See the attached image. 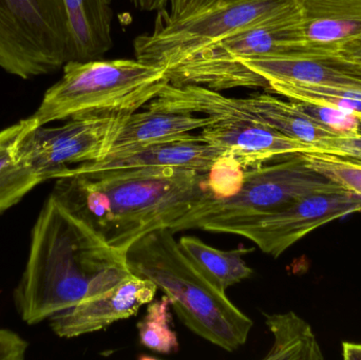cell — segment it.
<instances>
[{
	"label": "cell",
	"instance_id": "obj_3",
	"mask_svg": "<svg viewBox=\"0 0 361 360\" xmlns=\"http://www.w3.org/2000/svg\"><path fill=\"white\" fill-rule=\"evenodd\" d=\"M173 234L169 228H159L137 239L125 254L129 270L162 290L195 335L233 352L247 340L252 319L204 277Z\"/></svg>",
	"mask_w": 361,
	"mask_h": 360
},
{
	"label": "cell",
	"instance_id": "obj_28",
	"mask_svg": "<svg viewBox=\"0 0 361 360\" xmlns=\"http://www.w3.org/2000/svg\"><path fill=\"white\" fill-rule=\"evenodd\" d=\"M135 8L142 11H147V12H152V11H159L164 8L169 0H130Z\"/></svg>",
	"mask_w": 361,
	"mask_h": 360
},
{
	"label": "cell",
	"instance_id": "obj_17",
	"mask_svg": "<svg viewBox=\"0 0 361 360\" xmlns=\"http://www.w3.org/2000/svg\"><path fill=\"white\" fill-rule=\"evenodd\" d=\"M36 126L35 118L30 116L0 131V216L44 183L42 178L25 166L17 156L19 142Z\"/></svg>",
	"mask_w": 361,
	"mask_h": 360
},
{
	"label": "cell",
	"instance_id": "obj_9",
	"mask_svg": "<svg viewBox=\"0 0 361 360\" xmlns=\"http://www.w3.org/2000/svg\"><path fill=\"white\" fill-rule=\"evenodd\" d=\"M126 118L87 114L69 118L61 126L34 127L19 142L17 156L42 181L57 179L72 165L105 158Z\"/></svg>",
	"mask_w": 361,
	"mask_h": 360
},
{
	"label": "cell",
	"instance_id": "obj_20",
	"mask_svg": "<svg viewBox=\"0 0 361 360\" xmlns=\"http://www.w3.org/2000/svg\"><path fill=\"white\" fill-rule=\"evenodd\" d=\"M267 90L290 101L332 106L361 118V90L294 82H269Z\"/></svg>",
	"mask_w": 361,
	"mask_h": 360
},
{
	"label": "cell",
	"instance_id": "obj_15",
	"mask_svg": "<svg viewBox=\"0 0 361 360\" xmlns=\"http://www.w3.org/2000/svg\"><path fill=\"white\" fill-rule=\"evenodd\" d=\"M72 38V61L101 59L114 46L111 0H65Z\"/></svg>",
	"mask_w": 361,
	"mask_h": 360
},
{
	"label": "cell",
	"instance_id": "obj_10",
	"mask_svg": "<svg viewBox=\"0 0 361 360\" xmlns=\"http://www.w3.org/2000/svg\"><path fill=\"white\" fill-rule=\"evenodd\" d=\"M360 211V194L345 190L319 192L299 199L252 223L233 228L228 234L244 237L263 253L278 258L317 228Z\"/></svg>",
	"mask_w": 361,
	"mask_h": 360
},
{
	"label": "cell",
	"instance_id": "obj_26",
	"mask_svg": "<svg viewBox=\"0 0 361 360\" xmlns=\"http://www.w3.org/2000/svg\"><path fill=\"white\" fill-rule=\"evenodd\" d=\"M315 152L354 159L361 162V145L351 143L345 137H336L326 139L316 147Z\"/></svg>",
	"mask_w": 361,
	"mask_h": 360
},
{
	"label": "cell",
	"instance_id": "obj_19",
	"mask_svg": "<svg viewBox=\"0 0 361 360\" xmlns=\"http://www.w3.org/2000/svg\"><path fill=\"white\" fill-rule=\"evenodd\" d=\"M274 344L264 360H324L311 325L295 312L264 314Z\"/></svg>",
	"mask_w": 361,
	"mask_h": 360
},
{
	"label": "cell",
	"instance_id": "obj_11",
	"mask_svg": "<svg viewBox=\"0 0 361 360\" xmlns=\"http://www.w3.org/2000/svg\"><path fill=\"white\" fill-rule=\"evenodd\" d=\"M200 135L206 143L237 159L245 170L293 154L315 151L314 146L286 137L258 120L239 116L216 118Z\"/></svg>",
	"mask_w": 361,
	"mask_h": 360
},
{
	"label": "cell",
	"instance_id": "obj_24",
	"mask_svg": "<svg viewBox=\"0 0 361 360\" xmlns=\"http://www.w3.org/2000/svg\"><path fill=\"white\" fill-rule=\"evenodd\" d=\"M303 113L338 137H355L361 135V118L332 106L295 101Z\"/></svg>",
	"mask_w": 361,
	"mask_h": 360
},
{
	"label": "cell",
	"instance_id": "obj_2",
	"mask_svg": "<svg viewBox=\"0 0 361 360\" xmlns=\"http://www.w3.org/2000/svg\"><path fill=\"white\" fill-rule=\"evenodd\" d=\"M206 182L207 173L179 167L67 173L51 196L126 254L137 239L171 228L203 200Z\"/></svg>",
	"mask_w": 361,
	"mask_h": 360
},
{
	"label": "cell",
	"instance_id": "obj_18",
	"mask_svg": "<svg viewBox=\"0 0 361 360\" xmlns=\"http://www.w3.org/2000/svg\"><path fill=\"white\" fill-rule=\"evenodd\" d=\"M179 245L185 255L197 266L206 279L221 292L250 278L252 270L243 260L252 249L221 251L195 237L184 236Z\"/></svg>",
	"mask_w": 361,
	"mask_h": 360
},
{
	"label": "cell",
	"instance_id": "obj_6",
	"mask_svg": "<svg viewBox=\"0 0 361 360\" xmlns=\"http://www.w3.org/2000/svg\"><path fill=\"white\" fill-rule=\"evenodd\" d=\"M338 190L345 188L312 168L302 154H293L246 170L243 185L235 196L214 199L205 194L169 230L199 228L228 234L310 194Z\"/></svg>",
	"mask_w": 361,
	"mask_h": 360
},
{
	"label": "cell",
	"instance_id": "obj_16",
	"mask_svg": "<svg viewBox=\"0 0 361 360\" xmlns=\"http://www.w3.org/2000/svg\"><path fill=\"white\" fill-rule=\"evenodd\" d=\"M214 120L210 116L147 108L146 111L133 112L127 116L111 149L179 139L191 131L203 129Z\"/></svg>",
	"mask_w": 361,
	"mask_h": 360
},
{
	"label": "cell",
	"instance_id": "obj_7",
	"mask_svg": "<svg viewBox=\"0 0 361 360\" xmlns=\"http://www.w3.org/2000/svg\"><path fill=\"white\" fill-rule=\"evenodd\" d=\"M260 56H316L307 46L299 6L286 14L237 32L169 71L171 84L195 85L214 91L267 89V80L242 59Z\"/></svg>",
	"mask_w": 361,
	"mask_h": 360
},
{
	"label": "cell",
	"instance_id": "obj_1",
	"mask_svg": "<svg viewBox=\"0 0 361 360\" xmlns=\"http://www.w3.org/2000/svg\"><path fill=\"white\" fill-rule=\"evenodd\" d=\"M130 274L125 254L50 194L32 230L15 306L25 323L37 325L111 291Z\"/></svg>",
	"mask_w": 361,
	"mask_h": 360
},
{
	"label": "cell",
	"instance_id": "obj_21",
	"mask_svg": "<svg viewBox=\"0 0 361 360\" xmlns=\"http://www.w3.org/2000/svg\"><path fill=\"white\" fill-rule=\"evenodd\" d=\"M171 300L166 295L148 304L145 316L137 323L141 344L160 354H171L179 351L177 333L171 328L173 316Z\"/></svg>",
	"mask_w": 361,
	"mask_h": 360
},
{
	"label": "cell",
	"instance_id": "obj_30",
	"mask_svg": "<svg viewBox=\"0 0 361 360\" xmlns=\"http://www.w3.org/2000/svg\"><path fill=\"white\" fill-rule=\"evenodd\" d=\"M345 139H349V141L351 142V143L357 144V145H361V135L355 137H345Z\"/></svg>",
	"mask_w": 361,
	"mask_h": 360
},
{
	"label": "cell",
	"instance_id": "obj_31",
	"mask_svg": "<svg viewBox=\"0 0 361 360\" xmlns=\"http://www.w3.org/2000/svg\"><path fill=\"white\" fill-rule=\"evenodd\" d=\"M355 63H358V61H355Z\"/></svg>",
	"mask_w": 361,
	"mask_h": 360
},
{
	"label": "cell",
	"instance_id": "obj_23",
	"mask_svg": "<svg viewBox=\"0 0 361 360\" xmlns=\"http://www.w3.org/2000/svg\"><path fill=\"white\" fill-rule=\"evenodd\" d=\"M245 171L237 159L224 152L207 171L206 196L214 199L235 196L243 185Z\"/></svg>",
	"mask_w": 361,
	"mask_h": 360
},
{
	"label": "cell",
	"instance_id": "obj_25",
	"mask_svg": "<svg viewBox=\"0 0 361 360\" xmlns=\"http://www.w3.org/2000/svg\"><path fill=\"white\" fill-rule=\"evenodd\" d=\"M27 347L29 344L18 334L0 329V360H23Z\"/></svg>",
	"mask_w": 361,
	"mask_h": 360
},
{
	"label": "cell",
	"instance_id": "obj_13",
	"mask_svg": "<svg viewBox=\"0 0 361 360\" xmlns=\"http://www.w3.org/2000/svg\"><path fill=\"white\" fill-rule=\"evenodd\" d=\"M223 154L220 148L206 143L201 135L188 133L171 141L111 149L101 161L76 165L65 173L133 167H179L207 173Z\"/></svg>",
	"mask_w": 361,
	"mask_h": 360
},
{
	"label": "cell",
	"instance_id": "obj_14",
	"mask_svg": "<svg viewBox=\"0 0 361 360\" xmlns=\"http://www.w3.org/2000/svg\"><path fill=\"white\" fill-rule=\"evenodd\" d=\"M307 46L316 57L335 55L361 36V0H297Z\"/></svg>",
	"mask_w": 361,
	"mask_h": 360
},
{
	"label": "cell",
	"instance_id": "obj_8",
	"mask_svg": "<svg viewBox=\"0 0 361 360\" xmlns=\"http://www.w3.org/2000/svg\"><path fill=\"white\" fill-rule=\"evenodd\" d=\"M72 56L65 0H0V68L21 80L56 72Z\"/></svg>",
	"mask_w": 361,
	"mask_h": 360
},
{
	"label": "cell",
	"instance_id": "obj_12",
	"mask_svg": "<svg viewBox=\"0 0 361 360\" xmlns=\"http://www.w3.org/2000/svg\"><path fill=\"white\" fill-rule=\"evenodd\" d=\"M158 287L149 279L131 273L114 290L84 300L49 319L52 331L61 338H74L107 329L116 321L135 316L156 297Z\"/></svg>",
	"mask_w": 361,
	"mask_h": 360
},
{
	"label": "cell",
	"instance_id": "obj_22",
	"mask_svg": "<svg viewBox=\"0 0 361 360\" xmlns=\"http://www.w3.org/2000/svg\"><path fill=\"white\" fill-rule=\"evenodd\" d=\"M303 158L318 173L326 175L345 190L361 196V162L322 152H305Z\"/></svg>",
	"mask_w": 361,
	"mask_h": 360
},
{
	"label": "cell",
	"instance_id": "obj_4",
	"mask_svg": "<svg viewBox=\"0 0 361 360\" xmlns=\"http://www.w3.org/2000/svg\"><path fill=\"white\" fill-rule=\"evenodd\" d=\"M297 6V0H169L152 31L135 38V58L171 71L220 40Z\"/></svg>",
	"mask_w": 361,
	"mask_h": 360
},
{
	"label": "cell",
	"instance_id": "obj_29",
	"mask_svg": "<svg viewBox=\"0 0 361 360\" xmlns=\"http://www.w3.org/2000/svg\"><path fill=\"white\" fill-rule=\"evenodd\" d=\"M343 357L345 360H361V344L360 342H343Z\"/></svg>",
	"mask_w": 361,
	"mask_h": 360
},
{
	"label": "cell",
	"instance_id": "obj_5",
	"mask_svg": "<svg viewBox=\"0 0 361 360\" xmlns=\"http://www.w3.org/2000/svg\"><path fill=\"white\" fill-rule=\"evenodd\" d=\"M33 114L38 126L87 114L128 116L171 82L169 71L139 59L68 61Z\"/></svg>",
	"mask_w": 361,
	"mask_h": 360
},
{
	"label": "cell",
	"instance_id": "obj_27",
	"mask_svg": "<svg viewBox=\"0 0 361 360\" xmlns=\"http://www.w3.org/2000/svg\"><path fill=\"white\" fill-rule=\"evenodd\" d=\"M335 55L348 61L361 63V36L345 44Z\"/></svg>",
	"mask_w": 361,
	"mask_h": 360
}]
</instances>
